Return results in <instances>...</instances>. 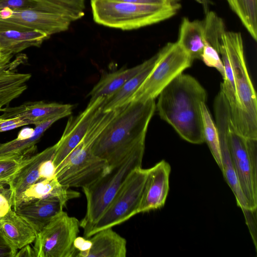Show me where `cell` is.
I'll use <instances>...</instances> for the list:
<instances>
[{"label": "cell", "mask_w": 257, "mask_h": 257, "mask_svg": "<svg viewBox=\"0 0 257 257\" xmlns=\"http://www.w3.org/2000/svg\"><path fill=\"white\" fill-rule=\"evenodd\" d=\"M17 251L0 229V257H15Z\"/></svg>", "instance_id": "obj_37"}, {"label": "cell", "mask_w": 257, "mask_h": 257, "mask_svg": "<svg viewBox=\"0 0 257 257\" xmlns=\"http://www.w3.org/2000/svg\"><path fill=\"white\" fill-rule=\"evenodd\" d=\"M117 112V109L104 111L101 107L82 139L56 168L55 177L62 186L82 188L109 171L108 163L95 155L92 147Z\"/></svg>", "instance_id": "obj_3"}, {"label": "cell", "mask_w": 257, "mask_h": 257, "mask_svg": "<svg viewBox=\"0 0 257 257\" xmlns=\"http://www.w3.org/2000/svg\"><path fill=\"white\" fill-rule=\"evenodd\" d=\"M36 257L35 252L33 246L28 244L20 249L17 251L15 257Z\"/></svg>", "instance_id": "obj_41"}, {"label": "cell", "mask_w": 257, "mask_h": 257, "mask_svg": "<svg viewBox=\"0 0 257 257\" xmlns=\"http://www.w3.org/2000/svg\"><path fill=\"white\" fill-rule=\"evenodd\" d=\"M0 229L17 249L34 242L37 235L13 209L0 219Z\"/></svg>", "instance_id": "obj_21"}, {"label": "cell", "mask_w": 257, "mask_h": 257, "mask_svg": "<svg viewBox=\"0 0 257 257\" xmlns=\"http://www.w3.org/2000/svg\"><path fill=\"white\" fill-rule=\"evenodd\" d=\"M254 41L257 40V0H226Z\"/></svg>", "instance_id": "obj_27"}, {"label": "cell", "mask_w": 257, "mask_h": 257, "mask_svg": "<svg viewBox=\"0 0 257 257\" xmlns=\"http://www.w3.org/2000/svg\"><path fill=\"white\" fill-rule=\"evenodd\" d=\"M170 172L171 166L165 160L149 169L138 213L164 206L169 191Z\"/></svg>", "instance_id": "obj_15"}, {"label": "cell", "mask_w": 257, "mask_h": 257, "mask_svg": "<svg viewBox=\"0 0 257 257\" xmlns=\"http://www.w3.org/2000/svg\"><path fill=\"white\" fill-rule=\"evenodd\" d=\"M213 106L221 151V172L235 196L237 205L242 211L252 209L240 188L229 150L228 131L230 120L229 104L225 99L219 97L214 100Z\"/></svg>", "instance_id": "obj_12"}, {"label": "cell", "mask_w": 257, "mask_h": 257, "mask_svg": "<svg viewBox=\"0 0 257 257\" xmlns=\"http://www.w3.org/2000/svg\"><path fill=\"white\" fill-rule=\"evenodd\" d=\"M198 3L201 4L204 9L205 13L206 14L207 12L209 11V7L210 4V0H195Z\"/></svg>", "instance_id": "obj_43"}, {"label": "cell", "mask_w": 257, "mask_h": 257, "mask_svg": "<svg viewBox=\"0 0 257 257\" xmlns=\"http://www.w3.org/2000/svg\"><path fill=\"white\" fill-rule=\"evenodd\" d=\"M147 60L142 63L130 68H121L118 70L104 75L93 87L88 96L90 101L99 97H106L120 88L128 80L133 77L147 64Z\"/></svg>", "instance_id": "obj_25"}, {"label": "cell", "mask_w": 257, "mask_h": 257, "mask_svg": "<svg viewBox=\"0 0 257 257\" xmlns=\"http://www.w3.org/2000/svg\"><path fill=\"white\" fill-rule=\"evenodd\" d=\"M26 158L16 155L0 156V184L9 185Z\"/></svg>", "instance_id": "obj_31"}, {"label": "cell", "mask_w": 257, "mask_h": 257, "mask_svg": "<svg viewBox=\"0 0 257 257\" xmlns=\"http://www.w3.org/2000/svg\"><path fill=\"white\" fill-rule=\"evenodd\" d=\"M46 9L60 14L71 22L84 15V0H33Z\"/></svg>", "instance_id": "obj_28"}, {"label": "cell", "mask_w": 257, "mask_h": 257, "mask_svg": "<svg viewBox=\"0 0 257 257\" xmlns=\"http://www.w3.org/2000/svg\"><path fill=\"white\" fill-rule=\"evenodd\" d=\"M205 14L203 20L205 40L219 53L221 36L225 31L224 23L213 12Z\"/></svg>", "instance_id": "obj_30"}, {"label": "cell", "mask_w": 257, "mask_h": 257, "mask_svg": "<svg viewBox=\"0 0 257 257\" xmlns=\"http://www.w3.org/2000/svg\"><path fill=\"white\" fill-rule=\"evenodd\" d=\"M37 3L33 0H0V10L4 9L22 10L33 8Z\"/></svg>", "instance_id": "obj_34"}, {"label": "cell", "mask_w": 257, "mask_h": 257, "mask_svg": "<svg viewBox=\"0 0 257 257\" xmlns=\"http://www.w3.org/2000/svg\"><path fill=\"white\" fill-rule=\"evenodd\" d=\"M73 247L76 251L75 257H86L92 246L89 238L77 236L73 242Z\"/></svg>", "instance_id": "obj_36"}, {"label": "cell", "mask_w": 257, "mask_h": 257, "mask_svg": "<svg viewBox=\"0 0 257 257\" xmlns=\"http://www.w3.org/2000/svg\"><path fill=\"white\" fill-rule=\"evenodd\" d=\"M156 109L155 99L132 101L119 107L95 140L93 154L110 167L132 152L145 149L147 129Z\"/></svg>", "instance_id": "obj_2"}, {"label": "cell", "mask_w": 257, "mask_h": 257, "mask_svg": "<svg viewBox=\"0 0 257 257\" xmlns=\"http://www.w3.org/2000/svg\"><path fill=\"white\" fill-rule=\"evenodd\" d=\"M125 2L143 4H150V5H172L179 3V0H116Z\"/></svg>", "instance_id": "obj_40"}, {"label": "cell", "mask_w": 257, "mask_h": 257, "mask_svg": "<svg viewBox=\"0 0 257 257\" xmlns=\"http://www.w3.org/2000/svg\"><path fill=\"white\" fill-rule=\"evenodd\" d=\"M53 158L45 161L42 164L40 172L41 179H50L55 177L56 167L53 164Z\"/></svg>", "instance_id": "obj_39"}, {"label": "cell", "mask_w": 257, "mask_h": 257, "mask_svg": "<svg viewBox=\"0 0 257 257\" xmlns=\"http://www.w3.org/2000/svg\"><path fill=\"white\" fill-rule=\"evenodd\" d=\"M149 169L134 170L115 195L102 214L84 236L119 225L138 214Z\"/></svg>", "instance_id": "obj_8"}, {"label": "cell", "mask_w": 257, "mask_h": 257, "mask_svg": "<svg viewBox=\"0 0 257 257\" xmlns=\"http://www.w3.org/2000/svg\"><path fill=\"white\" fill-rule=\"evenodd\" d=\"M145 149L129 154L109 167V171L89 185L82 188L86 211L80 221L84 236L102 214L132 172L142 167Z\"/></svg>", "instance_id": "obj_6"}, {"label": "cell", "mask_w": 257, "mask_h": 257, "mask_svg": "<svg viewBox=\"0 0 257 257\" xmlns=\"http://www.w3.org/2000/svg\"><path fill=\"white\" fill-rule=\"evenodd\" d=\"M60 119L59 117H55L36 125L33 135L30 138L23 140L15 139L6 143H0V156L16 155L26 158L32 156L36 150V144L44 133Z\"/></svg>", "instance_id": "obj_26"}, {"label": "cell", "mask_w": 257, "mask_h": 257, "mask_svg": "<svg viewBox=\"0 0 257 257\" xmlns=\"http://www.w3.org/2000/svg\"><path fill=\"white\" fill-rule=\"evenodd\" d=\"M201 59L206 65L215 68L224 77V68L219 53L206 41Z\"/></svg>", "instance_id": "obj_32"}, {"label": "cell", "mask_w": 257, "mask_h": 257, "mask_svg": "<svg viewBox=\"0 0 257 257\" xmlns=\"http://www.w3.org/2000/svg\"><path fill=\"white\" fill-rule=\"evenodd\" d=\"M1 108H2V107H0V111H1Z\"/></svg>", "instance_id": "obj_44"}, {"label": "cell", "mask_w": 257, "mask_h": 257, "mask_svg": "<svg viewBox=\"0 0 257 257\" xmlns=\"http://www.w3.org/2000/svg\"><path fill=\"white\" fill-rule=\"evenodd\" d=\"M228 143L241 190L251 209L257 208V139L245 138L230 120Z\"/></svg>", "instance_id": "obj_9"}, {"label": "cell", "mask_w": 257, "mask_h": 257, "mask_svg": "<svg viewBox=\"0 0 257 257\" xmlns=\"http://www.w3.org/2000/svg\"><path fill=\"white\" fill-rule=\"evenodd\" d=\"M105 97L89 101L86 108L75 116L70 117L63 135L56 144L53 162L56 168L82 139L93 118L100 109Z\"/></svg>", "instance_id": "obj_13"}, {"label": "cell", "mask_w": 257, "mask_h": 257, "mask_svg": "<svg viewBox=\"0 0 257 257\" xmlns=\"http://www.w3.org/2000/svg\"><path fill=\"white\" fill-rule=\"evenodd\" d=\"M33 128L25 127L23 128L19 133L16 139L23 140L31 137L34 133Z\"/></svg>", "instance_id": "obj_42"}, {"label": "cell", "mask_w": 257, "mask_h": 257, "mask_svg": "<svg viewBox=\"0 0 257 257\" xmlns=\"http://www.w3.org/2000/svg\"><path fill=\"white\" fill-rule=\"evenodd\" d=\"M28 124L30 123L27 121L19 118L10 119L0 118V133Z\"/></svg>", "instance_id": "obj_38"}, {"label": "cell", "mask_w": 257, "mask_h": 257, "mask_svg": "<svg viewBox=\"0 0 257 257\" xmlns=\"http://www.w3.org/2000/svg\"><path fill=\"white\" fill-rule=\"evenodd\" d=\"M246 224L252 237L255 248L256 245V209L242 211Z\"/></svg>", "instance_id": "obj_35"}, {"label": "cell", "mask_w": 257, "mask_h": 257, "mask_svg": "<svg viewBox=\"0 0 257 257\" xmlns=\"http://www.w3.org/2000/svg\"><path fill=\"white\" fill-rule=\"evenodd\" d=\"M71 22L38 3L26 9L0 10V31L38 30L51 36L67 30Z\"/></svg>", "instance_id": "obj_11"}, {"label": "cell", "mask_w": 257, "mask_h": 257, "mask_svg": "<svg viewBox=\"0 0 257 257\" xmlns=\"http://www.w3.org/2000/svg\"><path fill=\"white\" fill-rule=\"evenodd\" d=\"M204 141L207 144L210 151L217 164L222 170V162L218 133L216 124L213 121L210 113L205 102L201 104Z\"/></svg>", "instance_id": "obj_29"}, {"label": "cell", "mask_w": 257, "mask_h": 257, "mask_svg": "<svg viewBox=\"0 0 257 257\" xmlns=\"http://www.w3.org/2000/svg\"><path fill=\"white\" fill-rule=\"evenodd\" d=\"M56 149L55 144L25 159L9 185L13 192L14 200L30 186L41 180L42 164L45 161L53 158Z\"/></svg>", "instance_id": "obj_18"}, {"label": "cell", "mask_w": 257, "mask_h": 257, "mask_svg": "<svg viewBox=\"0 0 257 257\" xmlns=\"http://www.w3.org/2000/svg\"><path fill=\"white\" fill-rule=\"evenodd\" d=\"M205 41L203 20L190 21L184 18L177 42L193 60L201 59Z\"/></svg>", "instance_id": "obj_23"}, {"label": "cell", "mask_w": 257, "mask_h": 257, "mask_svg": "<svg viewBox=\"0 0 257 257\" xmlns=\"http://www.w3.org/2000/svg\"><path fill=\"white\" fill-rule=\"evenodd\" d=\"M13 54L0 51V107L8 106L27 88L31 75L18 72L17 67L23 62L25 55L12 60Z\"/></svg>", "instance_id": "obj_14"}, {"label": "cell", "mask_w": 257, "mask_h": 257, "mask_svg": "<svg viewBox=\"0 0 257 257\" xmlns=\"http://www.w3.org/2000/svg\"><path fill=\"white\" fill-rule=\"evenodd\" d=\"M73 105L70 104L46 103L42 101L27 102L15 107L2 108L1 118H19L35 126L55 117L62 118L71 114Z\"/></svg>", "instance_id": "obj_16"}, {"label": "cell", "mask_w": 257, "mask_h": 257, "mask_svg": "<svg viewBox=\"0 0 257 257\" xmlns=\"http://www.w3.org/2000/svg\"><path fill=\"white\" fill-rule=\"evenodd\" d=\"M66 203L56 197H49L20 204L13 210L36 231L39 233Z\"/></svg>", "instance_id": "obj_17"}, {"label": "cell", "mask_w": 257, "mask_h": 257, "mask_svg": "<svg viewBox=\"0 0 257 257\" xmlns=\"http://www.w3.org/2000/svg\"><path fill=\"white\" fill-rule=\"evenodd\" d=\"M157 57V54L148 59L147 64L142 70L128 80L116 91L105 97L101 105L102 110H112L127 104L131 97L152 70Z\"/></svg>", "instance_id": "obj_24"}, {"label": "cell", "mask_w": 257, "mask_h": 257, "mask_svg": "<svg viewBox=\"0 0 257 257\" xmlns=\"http://www.w3.org/2000/svg\"><path fill=\"white\" fill-rule=\"evenodd\" d=\"M92 246L86 257H125L126 239L112 227L100 230L90 237Z\"/></svg>", "instance_id": "obj_20"}, {"label": "cell", "mask_w": 257, "mask_h": 257, "mask_svg": "<svg viewBox=\"0 0 257 257\" xmlns=\"http://www.w3.org/2000/svg\"><path fill=\"white\" fill-rule=\"evenodd\" d=\"M79 192L62 186L56 177L41 179L24 191L13 201V209L20 204L49 197H56L63 202L78 198Z\"/></svg>", "instance_id": "obj_19"}, {"label": "cell", "mask_w": 257, "mask_h": 257, "mask_svg": "<svg viewBox=\"0 0 257 257\" xmlns=\"http://www.w3.org/2000/svg\"><path fill=\"white\" fill-rule=\"evenodd\" d=\"M0 184V219L13 209L14 195L12 190Z\"/></svg>", "instance_id": "obj_33"}, {"label": "cell", "mask_w": 257, "mask_h": 257, "mask_svg": "<svg viewBox=\"0 0 257 257\" xmlns=\"http://www.w3.org/2000/svg\"><path fill=\"white\" fill-rule=\"evenodd\" d=\"M50 36L38 30L0 31V51L14 54L31 47H39Z\"/></svg>", "instance_id": "obj_22"}, {"label": "cell", "mask_w": 257, "mask_h": 257, "mask_svg": "<svg viewBox=\"0 0 257 257\" xmlns=\"http://www.w3.org/2000/svg\"><path fill=\"white\" fill-rule=\"evenodd\" d=\"M157 54L154 67L128 103L155 99L162 90L190 67L194 61L177 42L168 43Z\"/></svg>", "instance_id": "obj_7"}, {"label": "cell", "mask_w": 257, "mask_h": 257, "mask_svg": "<svg viewBox=\"0 0 257 257\" xmlns=\"http://www.w3.org/2000/svg\"><path fill=\"white\" fill-rule=\"evenodd\" d=\"M158 97L156 107L162 119L185 141L194 144L205 142L201 104L206 102L207 92L195 78L180 74Z\"/></svg>", "instance_id": "obj_1"}, {"label": "cell", "mask_w": 257, "mask_h": 257, "mask_svg": "<svg viewBox=\"0 0 257 257\" xmlns=\"http://www.w3.org/2000/svg\"><path fill=\"white\" fill-rule=\"evenodd\" d=\"M220 46L229 58L234 82L237 112L231 122L243 137L257 139L256 95L246 65L241 34L225 31Z\"/></svg>", "instance_id": "obj_4"}, {"label": "cell", "mask_w": 257, "mask_h": 257, "mask_svg": "<svg viewBox=\"0 0 257 257\" xmlns=\"http://www.w3.org/2000/svg\"><path fill=\"white\" fill-rule=\"evenodd\" d=\"M93 20L106 27L130 30L165 21L175 15L179 3L168 5L137 4L116 0H91Z\"/></svg>", "instance_id": "obj_5"}, {"label": "cell", "mask_w": 257, "mask_h": 257, "mask_svg": "<svg viewBox=\"0 0 257 257\" xmlns=\"http://www.w3.org/2000/svg\"><path fill=\"white\" fill-rule=\"evenodd\" d=\"M80 221L62 211L37 234L33 246L36 257H75L73 242Z\"/></svg>", "instance_id": "obj_10"}]
</instances>
